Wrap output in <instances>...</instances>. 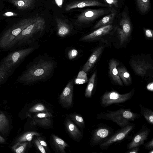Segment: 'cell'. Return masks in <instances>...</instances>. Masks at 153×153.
I'll list each match as a JSON object with an SVG mask.
<instances>
[{
  "instance_id": "6da1fadb",
  "label": "cell",
  "mask_w": 153,
  "mask_h": 153,
  "mask_svg": "<svg viewBox=\"0 0 153 153\" xmlns=\"http://www.w3.org/2000/svg\"><path fill=\"white\" fill-rule=\"evenodd\" d=\"M55 63L49 59L34 61L26 67L18 77L17 82L30 85L45 80L51 75L54 68Z\"/></svg>"
},
{
  "instance_id": "7a4b0ae2",
  "label": "cell",
  "mask_w": 153,
  "mask_h": 153,
  "mask_svg": "<svg viewBox=\"0 0 153 153\" xmlns=\"http://www.w3.org/2000/svg\"><path fill=\"white\" fill-rule=\"evenodd\" d=\"M45 27V22L39 17L34 22L25 29L14 39L7 51H12L28 45L36 39V36L42 32Z\"/></svg>"
},
{
  "instance_id": "3957f363",
  "label": "cell",
  "mask_w": 153,
  "mask_h": 153,
  "mask_svg": "<svg viewBox=\"0 0 153 153\" xmlns=\"http://www.w3.org/2000/svg\"><path fill=\"white\" fill-rule=\"evenodd\" d=\"M36 48V46H33L11 51L1 59L0 62V67L6 70L11 76L25 58Z\"/></svg>"
},
{
  "instance_id": "277c9868",
  "label": "cell",
  "mask_w": 153,
  "mask_h": 153,
  "mask_svg": "<svg viewBox=\"0 0 153 153\" xmlns=\"http://www.w3.org/2000/svg\"><path fill=\"white\" fill-rule=\"evenodd\" d=\"M37 17L21 20L7 28L0 35V51H6L14 39L28 26L36 21Z\"/></svg>"
},
{
  "instance_id": "5b68a950",
  "label": "cell",
  "mask_w": 153,
  "mask_h": 153,
  "mask_svg": "<svg viewBox=\"0 0 153 153\" xmlns=\"http://www.w3.org/2000/svg\"><path fill=\"white\" fill-rule=\"evenodd\" d=\"M140 117V114L131 111L130 109L121 108L115 111L107 110L100 112L97 114L96 119L111 120L122 128Z\"/></svg>"
},
{
  "instance_id": "8992f818",
  "label": "cell",
  "mask_w": 153,
  "mask_h": 153,
  "mask_svg": "<svg viewBox=\"0 0 153 153\" xmlns=\"http://www.w3.org/2000/svg\"><path fill=\"white\" fill-rule=\"evenodd\" d=\"M134 93V88L130 92L123 94L114 91H106L100 98V105L106 108L114 104L124 103L131 99Z\"/></svg>"
},
{
  "instance_id": "52a82bcc",
  "label": "cell",
  "mask_w": 153,
  "mask_h": 153,
  "mask_svg": "<svg viewBox=\"0 0 153 153\" xmlns=\"http://www.w3.org/2000/svg\"><path fill=\"white\" fill-rule=\"evenodd\" d=\"M114 129L108 125L102 123L97 125L96 128L91 133V137L89 143L92 147L104 143L114 133Z\"/></svg>"
},
{
  "instance_id": "ba28073f",
  "label": "cell",
  "mask_w": 153,
  "mask_h": 153,
  "mask_svg": "<svg viewBox=\"0 0 153 153\" xmlns=\"http://www.w3.org/2000/svg\"><path fill=\"white\" fill-rule=\"evenodd\" d=\"M135 125L131 123L116 131L105 141L99 145L102 150H107L112 145L122 141L127 138L134 129Z\"/></svg>"
},
{
  "instance_id": "9c48e42d",
  "label": "cell",
  "mask_w": 153,
  "mask_h": 153,
  "mask_svg": "<svg viewBox=\"0 0 153 153\" xmlns=\"http://www.w3.org/2000/svg\"><path fill=\"white\" fill-rule=\"evenodd\" d=\"M114 10L113 8L87 9L79 15L76 21L80 23H89L100 17L111 13Z\"/></svg>"
},
{
  "instance_id": "30bf717a",
  "label": "cell",
  "mask_w": 153,
  "mask_h": 153,
  "mask_svg": "<svg viewBox=\"0 0 153 153\" xmlns=\"http://www.w3.org/2000/svg\"><path fill=\"white\" fill-rule=\"evenodd\" d=\"M132 30L131 24L129 17L124 12L121 14L117 29V32L121 45L123 44L129 36Z\"/></svg>"
},
{
  "instance_id": "8fae6325",
  "label": "cell",
  "mask_w": 153,
  "mask_h": 153,
  "mask_svg": "<svg viewBox=\"0 0 153 153\" xmlns=\"http://www.w3.org/2000/svg\"><path fill=\"white\" fill-rule=\"evenodd\" d=\"M74 82H68L59 97V102L62 107L69 109L73 105Z\"/></svg>"
},
{
  "instance_id": "7c38bea8",
  "label": "cell",
  "mask_w": 153,
  "mask_h": 153,
  "mask_svg": "<svg viewBox=\"0 0 153 153\" xmlns=\"http://www.w3.org/2000/svg\"><path fill=\"white\" fill-rule=\"evenodd\" d=\"M151 131L146 124H144L140 129L137 133L132 138L131 141L128 143L126 146L127 149L132 148L139 147L143 145L148 138Z\"/></svg>"
},
{
  "instance_id": "4fadbf2b",
  "label": "cell",
  "mask_w": 153,
  "mask_h": 153,
  "mask_svg": "<svg viewBox=\"0 0 153 153\" xmlns=\"http://www.w3.org/2000/svg\"><path fill=\"white\" fill-rule=\"evenodd\" d=\"M97 0H81L76 1L66 5L65 10L68 11L76 8H82L91 6H107Z\"/></svg>"
},
{
  "instance_id": "5bb4252c",
  "label": "cell",
  "mask_w": 153,
  "mask_h": 153,
  "mask_svg": "<svg viewBox=\"0 0 153 153\" xmlns=\"http://www.w3.org/2000/svg\"><path fill=\"white\" fill-rule=\"evenodd\" d=\"M113 28V26L111 24L102 26L89 34L83 36L80 39V40L88 41L96 39L108 34Z\"/></svg>"
},
{
  "instance_id": "9a60e30c",
  "label": "cell",
  "mask_w": 153,
  "mask_h": 153,
  "mask_svg": "<svg viewBox=\"0 0 153 153\" xmlns=\"http://www.w3.org/2000/svg\"><path fill=\"white\" fill-rule=\"evenodd\" d=\"M131 64L134 72L137 74L142 77L146 76L148 70L152 68L150 64L144 60L133 61Z\"/></svg>"
},
{
  "instance_id": "2e32d148",
  "label": "cell",
  "mask_w": 153,
  "mask_h": 153,
  "mask_svg": "<svg viewBox=\"0 0 153 153\" xmlns=\"http://www.w3.org/2000/svg\"><path fill=\"white\" fill-rule=\"evenodd\" d=\"M103 49L104 46H101L95 49L86 62L83 65L82 70L86 73L88 72L98 59Z\"/></svg>"
},
{
  "instance_id": "e0dca14e",
  "label": "cell",
  "mask_w": 153,
  "mask_h": 153,
  "mask_svg": "<svg viewBox=\"0 0 153 153\" xmlns=\"http://www.w3.org/2000/svg\"><path fill=\"white\" fill-rule=\"evenodd\" d=\"M65 126L69 134L74 140L78 141L82 139L83 137L82 132L71 120L66 119Z\"/></svg>"
},
{
  "instance_id": "ac0fdd59",
  "label": "cell",
  "mask_w": 153,
  "mask_h": 153,
  "mask_svg": "<svg viewBox=\"0 0 153 153\" xmlns=\"http://www.w3.org/2000/svg\"><path fill=\"white\" fill-rule=\"evenodd\" d=\"M51 137V144L55 152L66 153L65 149L66 147H69V145L63 140L54 134H52Z\"/></svg>"
},
{
  "instance_id": "d6986e66",
  "label": "cell",
  "mask_w": 153,
  "mask_h": 153,
  "mask_svg": "<svg viewBox=\"0 0 153 153\" xmlns=\"http://www.w3.org/2000/svg\"><path fill=\"white\" fill-rule=\"evenodd\" d=\"M119 63L116 60L111 59L109 63V74L113 81L117 84L122 86L123 82L119 75L117 67Z\"/></svg>"
},
{
  "instance_id": "ffe728a7",
  "label": "cell",
  "mask_w": 153,
  "mask_h": 153,
  "mask_svg": "<svg viewBox=\"0 0 153 153\" xmlns=\"http://www.w3.org/2000/svg\"><path fill=\"white\" fill-rule=\"evenodd\" d=\"M57 33L61 37H64L68 35L71 32V28L69 25L61 19L56 18Z\"/></svg>"
},
{
  "instance_id": "44dd1931",
  "label": "cell",
  "mask_w": 153,
  "mask_h": 153,
  "mask_svg": "<svg viewBox=\"0 0 153 153\" xmlns=\"http://www.w3.org/2000/svg\"><path fill=\"white\" fill-rule=\"evenodd\" d=\"M20 10L31 8L35 3L34 0H8Z\"/></svg>"
},
{
  "instance_id": "7402d4cb",
  "label": "cell",
  "mask_w": 153,
  "mask_h": 153,
  "mask_svg": "<svg viewBox=\"0 0 153 153\" xmlns=\"http://www.w3.org/2000/svg\"><path fill=\"white\" fill-rule=\"evenodd\" d=\"M116 12L114 10L109 14L107 15L100 20L94 27L96 29L102 26L111 24L115 16Z\"/></svg>"
},
{
  "instance_id": "603a6c76",
  "label": "cell",
  "mask_w": 153,
  "mask_h": 153,
  "mask_svg": "<svg viewBox=\"0 0 153 153\" xmlns=\"http://www.w3.org/2000/svg\"><path fill=\"white\" fill-rule=\"evenodd\" d=\"M53 122L52 117L32 119L33 124L44 128H51Z\"/></svg>"
},
{
  "instance_id": "cb8c5ba5",
  "label": "cell",
  "mask_w": 153,
  "mask_h": 153,
  "mask_svg": "<svg viewBox=\"0 0 153 153\" xmlns=\"http://www.w3.org/2000/svg\"><path fill=\"white\" fill-rule=\"evenodd\" d=\"M119 75L120 78L124 84L126 85H130L132 82L130 75L124 66H121L117 68Z\"/></svg>"
},
{
  "instance_id": "d4e9b609",
  "label": "cell",
  "mask_w": 153,
  "mask_h": 153,
  "mask_svg": "<svg viewBox=\"0 0 153 153\" xmlns=\"http://www.w3.org/2000/svg\"><path fill=\"white\" fill-rule=\"evenodd\" d=\"M96 73L94 72L88 80V84L85 90V96L88 98L92 97L95 85Z\"/></svg>"
},
{
  "instance_id": "484cf974",
  "label": "cell",
  "mask_w": 153,
  "mask_h": 153,
  "mask_svg": "<svg viewBox=\"0 0 153 153\" xmlns=\"http://www.w3.org/2000/svg\"><path fill=\"white\" fill-rule=\"evenodd\" d=\"M140 108L141 115L145 118L147 122L150 125H153V111L141 104L139 105Z\"/></svg>"
},
{
  "instance_id": "4316f807",
  "label": "cell",
  "mask_w": 153,
  "mask_h": 153,
  "mask_svg": "<svg viewBox=\"0 0 153 153\" xmlns=\"http://www.w3.org/2000/svg\"><path fill=\"white\" fill-rule=\"evenodd\" d=\"M43 111L51 112V110L44 103L39 102L33 105L28 109V115L30 116L32 114Z\"/></svg>"
},
{
  "instance_id": "83f0119b",
  "label": "cell",
  "mask_w": 153,
  "mask_h": 153,
  "mask_svg": "<svg viewBox=\"0 0 153 153\" xmlns=\"http://www.w3.org/2000/svg\"><path fill=\"white\" fill-rule=\"evenodd\" d=\"M68 116L71 120L78 126L83 132L85 128V124L82 116L80 114L76 113L70 114H68Z\"/></svg>"
},
{
  "instance_id": "f1b7e54d",
  "label": "cell",
  "mask_w": 153,
  "mask_h": 153,
  "mask_svg": "<svg viewBox=\"0 0 153 153\" xmlns=\"http://www.w3.org/2000/svg\"><path fill=\"white\" fill-rule=\"evenodd\" d=\"M40 136V133L35 131H27L24 133L19 137L17 140V141L22 142H29L32 140L34 136L37 137Z\"/></svg>"
},
{
  "instance_id": "f546056e",
  "label": "cell",
  "mask_w": 153,
  "mask_h": 153,
  "mask_svg": "<svg viewBox=\"0 0 153 153\" xmlns=\"http://www.w3.org/2000/svg\"><path fill=\"white\" fill-rule=\"evenodd\" d=\"M137 3L138 8L141 13H144L149 9L150 0H137Z\"/></svg>"
},
{
  "instance_id": "4dcf8cb0",
  "label": "cell",
  "mask_w": 153,
  "mask_h": 153,
  "mask_svg": "<svg viewBox=\"0 0 153 153\" xmlns=\"http://www.w3.org/2000/svg\"><path fill=\"white\" fill-rule=\"evenodd\" d=\"M28 143L29 141L18 142L12 148L16 153H24Z\"/></svg>"
},
{
  "instance_id": "1f68e13d",
  "label": "cell",
  "mask_w": 153,
  "mask_h": 153,
  "mask_svg": "<svg viewBox=\"0 0 153 153\" xmlns=\"http://www.w3.org/2000/svg\"><path fill=\"white\" fill-rule=\"evenodd\" d=\"M88 81L86 73L81 70L79 72L77 77L75 79L74 83L76 85L82 84L87 82Z\"/></svg>"
},
{
  "instance_id": "d6a6232c",
  "label": "cell",
  "mask_w": 153,
  "mask_h": 153,
  "mask_svg": "<svg viewBox=\"0 0 153 153\" xmlns=\"http://www.w3.org/2000/svg\"><path fill=\"white\" fill-rule=\"evenodd\" d=\"M8 120L5 115L0 111V131L2 132L8 126Z\"/></svg>"
},
{
  "instance_id": "836d02e7",
  "label": "cell",
  "mask_w": 153,
  "mask_h": 153,
  "mask_svg": "<svg viewBox=\"0 0 153 153\" xmlns=\"http://www.w3.org/2000/svg\"><path fill=\"white\" fill-rule=\"evenodd\" d=\"M11 76L6 70L0 67V85L5 82Z\"/></svg>"
},
{
  "instance_id": "e575fe53",
  "label": "cell",
  "mask_w": 153,
  "mask_h": 153,
  "mask_svg": "<svg viewBox=\"0 0 153 153\" xmlns=\"http://www.w3.org/2000/svg\"><path fill=\"white\" fill-rule=\"evenodd\" d=\"M33 118L52 117L53 115L51 112L43 111L38 112L33 114Z\"/></svg>"
},
{
  "instance_id": "d590c367",
  "label": "cell",
  "mask_w": 153,
  "mask_h": 153,
  "mask_svg": "<svg viewBox=\"0 0 153 153\" xmlns=\"http://www.w3.org/2000/svg\"><path fill=\"white\" fill-rule=\"evenodd\" d=\"M78 52L75 49H72L69 51L68 53V57L70 60L72 59L76 58L78 55Z\"/></svg>"
},
{
  "instance_id": "8d00e7d4",
  "label": "cell",
  "mask_w": 153,
  "mask_h": 153,
  "mask_svg": "<svg viewBox=\"0 0 153 153\" xmlns=\"http://www.w3.org/2000/svg\"><path fill=\"white\" fill-rule=\"evenodd\" d=\"M34 142L36 146L39 151L42 153H46L45 149L41 144L37 138H35L34 139Z\"/></svg>"
},
{
  "instance_id": "74e56055",
  "label": "cell",
  "mask_w": 153,
  "mask_h": 153,
  "mask_svg": "<svg viewBox=\"0 0 153 153\" xmlns=\"http://www.w3.org/2000/svg\"><path fill=\"white\" fill-rule=\"evenodd\" d=\"M143 144L145 149L149 150L152 149H153V138H152L150 140Z\"/></svg>"
},
{
  "instance_id": "f35d334b",
  "label": "cell",
  "mask_w": 153,
  "mask_h": 153,
  "mask_svg": "<svg viewBox=\"0 0 153 153\" xmlns=\"http://www.w3.org/2000/svg\"><path fill=\"white\" fill-rule=\"evenodd\" d=\"M37 138L41 144L44 148L45 150H47L48 149L47 144L44 139L40 136L37 137Z\"/></svg>"
},
{
  "instance_id": "ab89813d",
  "label": "cell",
  "mask_w": 153,
  "mask_h": 153,
  "mask_svg": "<svg viewBox=\"0 0 153 153\" xmlns=\"http://www.w3.org/2000/svg\"><path fill=\"white\" fill-rule=\"evenodd\" d=\"M140 150L139 147H136L128 149L125 153H138Z\"/></svg>"
},
{
  "instance_id": "60d3db41",
  "label": "cell",
  "mask_w": 153,
  "mask_h": 153,
  "mask_svg": "<svg viewBox=\"0 0 153 153\" xmlns=\"http://www.w3.org/2000/svg\"><path fill=\"white\" fill-rule=\"evenodd\" d=\"M146 36L149 38L152 37L153 31L152 30L149 29H146L144 30Z\"/></svg>"
},
{
  "instance_id": "b9f144b4",
  "label": "cell",
  "mask_w": 153,
  "mask_h": 153,
  "mask_svg": "<svg viewBox=\"0 0 153 153\" xmlns=\"http://www.w3.org/2000/svg\"><path fill=\"white\" fill-rule=\"evenodd\" d=\"M18 15L17 13L11 12H7L3 14V16L5 17L16 16Z\"/></svg>"
},
{
  "instance_id": "7bdbcfd3",
  "label": "cell",
  "mask_w": 153,
  "mask_h": 153,
  "mask_svg": "<svg viewBox=\"0 0 153 153\" xmlns=\"http://www.w3.org/2000/svg\"><path fill=\"white\" fill-rule=\"evenodd\" d=\"M147 89L149 91H153V83L152 82L148 84L146 86Z\"/></svg>"
},
{
  "instance_id": "ee69618b",
  "label": "cell",
  "mask_w": 153,
  "mask_h": 153,
  "mask_svg": "<svg viewBox=\"0 0 153 153\" xmlns=\"http://www.w3.org/2000/svg\"><path fill=\"white\" fill-rule=\"evenodd\" d=\"M105 1L107 3L109 4H114L115 3L114 2H115L114 0H105Z\"/></svg>"
},
{
  "instance_id": "f6af8a7d",
  "label": "cell",
  "mask_w": 153,
  "mask_h": 153,
  "mask_svg": "<svg viewBox=\"0 0 153 153\" xmlns=\"http://www.w3.org/2000/svg\"><path fill=\"white\" fill-rule=\"evenodd\" d=\"M5 142L4 139L0 135V143H3Z\"/></svg>"
},
{
  "instance_id": "bcb514c9",
  "label": "cell",
  "mask_w": 153,
  "mask_h": 153,
  "mask_svg": "<svg viewBox=\"0 0 153 153\" xmlns=\"http://www.w3.org/2000/svg\"><path fill=\"white\" fill-rule=\"evenodd\" d=\"M149 153H153V149H152L150 150V151L149 152Z\"/></svg>"
}]
</instances>
